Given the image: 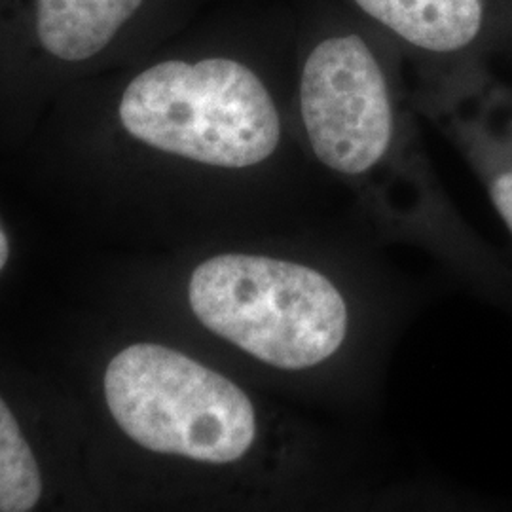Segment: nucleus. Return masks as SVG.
Segmentation results:
<instances>
[{"label": "nucleus", "instance_id": "f257e3e1", "mask_svg": "<svg viewBox=\"0 0 512 512\" xmlns=\"http://www.w3.org/2000/svg\"><path fill=\"white\" fill-rule=\"evenodd\" d=\"M188 306L205 329L264 368L304 376L351 348V294L319 264L268 253H222L188 279Z\"/></svg>", "mask_w": 512, "mask_h": 512}, {"label": "nucleus", "instance_id": "f03ea898", "mask_svg": "<svg viewBox=\"0 0 512 512\" xmlns=\"http://www.w3.org/2000/svg\"><path fill=\"white\" fill-rule=\"evenodd\" d=\"M105 399L120 429L152 454L232 465L264 439V416L241 385L162 344L122 349L107 366Z\"/></svg>", "mask_w": 512, "mask_h": 512}, {"label": "nucleus", "instance_id": "7ed1b4c3", "mask_svg": "<svg viewBox=\"0 0 512 512\" xmlns=\"http://www.w3.org/2000/svg\"><path fill=\"white\" fill-rule=\"evenodd\" d=\"M120 120L148 147L222 169L260 165L281 141L272 95L234 59L150 67L126 88Z\"/></svg>", "mask_w": 512, "mask_h": 512}, {"label": "nucleus", "instance_id": "20e7f679", "mask_svg": "<svg viewBox=\"0 0 512 512\" xmlns=\"http://www.w3.org/2000/svg\"><path fill=\"white\" fill-rule=\"evenodd\" d=\"M300 114L313 154L330 171L361 177L384 160L395 114L363 38H329L311 52L300 80Z\"/></svg>", "mask_w": 512, "mask_h": 512}, {"label": "nucleus", "instance_id": "39448f33", "mask_svg": "<svg viewBox=\"0 0 512 512\" xmlns=\"http://www.w3.org/2000/svg\"><path fill=\"white\" fill-rule=\"evenodd\" d=\"M410 44L431 52H456L482 29V0H355Z\"/></svg>", "mask_w": 512, "mask_h": 512}, {"label": "nucleus", "instance_id": "423d86ee", "mask_svg": "<svg viewBox=\"0 0 512 512\" xmlns=\"http://www.w3.org/2000/svg\"><path fill=\"white\" fill-rule=\"evenodd\" d=\"M143 0H37V33L46 52L63 61L99 54Z\"/></svg>", "mask_w": 512, "mask_h": 512}, {"label": "nucleus", "instance_id": "0eeeda50", "mask_svg": "<svg viewBox=\"0 0 512 512\" xmlns=\"http://www.w3.org/2000/svg\"><path fill=\"white\" fill-rule=\"evenodd\" d=\"M42 476L18 421L0 399V512L33 511Z\"/></svg>", "mask_w": 512, "mask_h": 512}, {"label": "nucleus", "instance_id": "6e6552de", "mask_svg": "<svg viewBox=\"0 0 512 512\" xmlns=\"http://www.w3.org/2000/svg\"><path fill=\"white\" fill-rule=\"evenodd\" d=\"M486 186L495 213L503 220L512 238V145L497 150V158L488 164Z\"/></svg>", "mask_w": 512, "mask_h": 512}, {"label": "nucleus", "instance_id": "1a4fd4ad", "mask_svg": "<svg viewBox=\"0 0 512 512\" xmlns=\"http://www.w3.org/2000/svg\"><path fill=\"white\" fill-rule=\"evenodd\" d=\"M8 256H10V243H8V238H6L4 230H2V226H0V272L6 266V262H8Z\"/></svg>", "mask_w": 512, "mask_h": 512}]
</instances>
